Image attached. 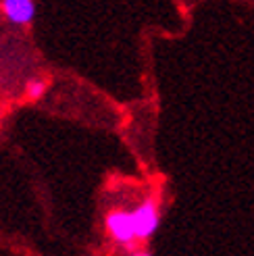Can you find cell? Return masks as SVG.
I'll list each match as a JSON object with an SVG mask.
<instances>
[{"instance_id": "1", "label": "cell", "mask_w": 254, "mask_h": 256, "mask_svg": "<svg viewBox=\"0 0 254 256\" xmlns=\"http://www.w3.org/2000/svg\"><path fill=\"white\" fill-rule=\"evenodd\" d=\"M104 227L110 242H115L121 248H132L138 236H136V225H134V214L132 210L125 208H112L104 216Z\"/></svg>"}, {"instance_id": "3", "label": "cell", "mask_w": 254, "mask_h": 256, "mask_svg": "<svg viewBox=\"0 0 254 256\" xmlns=\"http://www.w3.org/2000/svg\"><path fill=\"white\" fill-rule=\"evenodd\" d=\"M0 10L10 25L28 28L36 19V2L34 0H0Z\"/></svg>"}, {"instance_id": "4", "label": "cell", "mask_w": 254, "mask_h": 256, "mask_svg": "<svg viewBox=\"0 0 254 256\" xmlns=\"http://www.w3.org/2000/svg\"><path fill=\"white\" fill-rule=\"evenodd\" d=\"M25 92H28V96L32 100H38L46 94V84L42 80H32V82H28V90H25Z\"/></svg>"}, {"instance_id": "5", "label": "cell", "mask_w": 254, "mask_h": 256, "mask_svg": "<svg viewBox=\"0 0 254 256\" xmlns=\"http://www.w3.org/2000/svg\"><path fill=\"white\" fill-rule=\"evenodd\" d=\"M132 256H152L148 250H136V252H132Z\"/></svg>"}, {"instance_id": "2", "label": "cell", "mask_w": 254, "mask_h": 256, "mask_svg": "<svg viewBox=\"0 0 254 256\" xmlns=\"http://www.w3.org/2000/svg\"><path fill=\"white\" fill-rule=\"evenodd\" d=\"M132 214H134L138 242H146L156 234V229L160 225V210H158V202L154 198H146L144 202H140L132 210Z\"/></svg>"}]
</instances>
